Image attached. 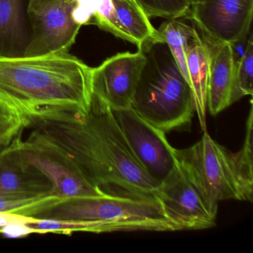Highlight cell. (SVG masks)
<instances>
[{
  "mask_svg": "<svg viewBox=\"0 0 253 253\" xmlns=\"http://www.w3.org/2000/svg\"><path fill=\"white\" fill-rule=\"evenodd\" d=\"M112 111L134 158L161 184L177 164L176 149L169 143L165 131L142 118L131 108Z\"/></svg>",
  "mask_w": 253,
  "mask_h": 253,
  "instance_id": "obj_8",
  "label": "cell"
},
{
  "mask_svg": "<svg viewBox=\"0 0 253 253\" xmlns=\"http://www.w3.org/2000/svg\"><path fill=\"white\" fill-rule=\"evenodd\" d=\"M92 68L69 52L0 57V106L27 122L80 112L91 100Z\"/></svg>",
  "mask_w": 253,
  "mask_h": 253,
  "instance_id": "obj_2",
  "label": "cell"
},
{
  "mask_svg": "<svg viewBox=\"0 0 253 253\" xmlns=\"http://www.w3.org/2000/svg\"><path fill=\"white\" fill-rule=\"evenodd\" d=\"M72 16L78 26L95 25L117 38L131 42L123 26L128 0H74Z\"/></svg>",
  "mask_w": 253,
  "mask_h": 253,
  "instance_id": "obj_15",
  "label": "cell"
},
{
  "mask_svg": "<svg viewBox=\"0 0 253 253\" xmlns=\"http://www.w3.org/2000/svg\"><path fill=\"white\" fill-rule=\"evenodd\" d=\"M34 217L84 221L88 225V232L91 233L178 231L155 198H140L118 194L66 198Z\"/></svg>",
  "mask_w": 253,
  "mask_h": 253,
  "instance_id": "obj_4",
  "label": "cell"
},
{
  "mask_svg": "<svg viewBox=\"0 0 253 253\" xmlns=\"http://www.w3.org/2000/svg\"><path fill=\"white\" fill-rule=\"evenodd\" d=\"M211 50L207 89V110L216 115L232 103L234 84L233 51L231 44H210Z\"/></svg>",
  "mask_w": 253,
  "mask_h": 253,
  "instance_id": "obj_14",
  "label": "cell"
},
{
  "mask_svg": "<svg viewBox=\"0 0 253 253\" xmlns=\"http://www.w3.org/2000/svg\"><path fill=\"white\" fill-rule=\"evenodd\" d=\"M11 143H10V144H11ZM10 144L0 145V157H1V155L6 150L7 148L8 147Z\"/></svg>",
  "mask_w": 253,
  "mask_h": 253,
  "instance_id": "obj_25",
  "label": "cell"
},
{
  "mask_svg": "<svg viewBox=\"0 0 253 253\" xmlns=\"http://www.w3.org/2000/svg\"><path fill=\"white\" fill-rule=\"evenodd\" d=\"M38 2H55V1H58V0H36Z\"/></svg>",
  "mask_w": 253,
  "mask_h": 253,
  "instance_id": "obj_26",
  "label": "cell"
},
{
  "mask_svg": "<svg viewBox=\"0 0 253 253\" xmlns=\"http://www.w3.org/2000/svg\"><path fill=\"white\" fill-rule=\"evenodd\" d=\"M22 133L14 140L16 150L26 163L47 177L52 186L53 195L66 199L109 194L90 182L61 149L32 134L23 141Z\"/></svg>",
  "mask_w": 253,
  "mask_h": 253,
  "instance_id": "obj_6",
  "label": "cell"
},
{
  "mask_svg": "<svg viewBox=\"0 0 253 253\" xmlns=\"http://www.w3.org/2000/svg\"><path fill=\"white\" fill-rule=\"evenodd\" d=\"M0 234L8 238H23L32 234H38V231L26 223H14L0 228Z\"/></svg>",
  "mask_w": 253,
  "mask_h": 253,
  "instance_id": "obj_23",
  "label": "cell"
},
{
  "mask_svg": "<svg viewBox=\"0 0 253 253\" xmlns=\"http://www.w3.org/2000/svg\"><path fill=\"white\" fill-rule=\"evenodd\" d=\"M39 218L29 217V216L21 215L10 212H1L0 211V228L9 223H23L26 224L35 223Z\"/></svg>",
  "mask_w": 253,
  "mask_h": 253,
  "instance_id": "obj_24",
  "label": "cell"
},
{
  "mask_svg": "<svg viewBox=\"0 0 253 253\" xmlns=\"http://www.w3.org/2000/svg\"><path fill=\"white\" fill-rule=\"evenodd\" d=\"M134 1H135V0H134ZM135 2H136V1H135Z\"/></svg>",
  "mask_w": 253,
  "mask_h": 253,
  "instance_id": "obj_28",
  "label": "cell"
},
{
  "mask_svg": "<svg viewBox=\"0 0 253 253\" xmlns=\"http://www.w3.org/2000/svg\"><path fill=\"white\" fill-rule=\"evenodd\" d=\"M155 198L178 231L215 226L218 207L210 202L177 158L169 175L158 186Z\"/></svg>",
  "mask_w": 253,
  "mask_h": 253,
  "instance_id": "obj_7",
  "label": "cell"
},
{
  "mask_svg": "<svg viewBox=\"0 0 253 253\" xmlns=\"http://www.w3.org/2000/svg\"><path fill=\"white\" fill-rule=\"evenodd\" d=\"M28 127L31 134L64 152L106 193L111 188L120 195L155 198L159 185L134 158L113 111L94 92L85 110L35 118Z\"/></svg>",
  "mask_w": 253,
  "mask_h": 253,
  "instance_id": "obj_1",
  "label": "cell"
},
{
  "mask_svg": "<svg viewBox=\"0 0 253 253\" xmlns=\"http://www.w3.org/2000/svg\"><path fill=\"white\" fill-rule=\"evenodd\" d=\"M143 51L121 52L92 68L91 89L112 110L131 108L140 74L146 63Z\"/></svg>",
  "mask_w": 253,
  "mask_h": 253,
  "instance_id": "obj_11",
  "label": "cell"
},
{
  "mask_svg": "<svg viewBox=\"0 0 253 253\" xmlns=\"http://www.w3.org/2000/svg\"><path fill=\"white\" fill-rule=\"evenodd\" d=\"M176 155L213 205L218 207L220 201L230 199L253 201V194L240 176L235 153L214 141L207 131L191 147L176 149Z\"/></svg>",
  "mask_w": 253,
  "mask_h": 253,
  "instance_id": "obj_5",
  "label": "cell"
},
{
  "mask_svg": "<svg viewBox=\"0 0 253 253\" xmlns=\"http://www.w3.org/2000/svg\"><path fill=\"white\" fill-rule=\"evenodd\" d=\"M74 7V0L50 2L31 0L32 38L25 57L69 52L81 28L72 19Z\"/></svg>",
  "mask_w": 253,
  "mask_h": 253,
  "instance_id": "obj_10",
  "label": "cell"
},
{
  "mask_svg": "<svg viewBox=\"0 0 253 253\" xmlns=\"http://www.w3.org/2000/svg\"><path fill=\"white\" fill-rule=\"evenodd\" d=\"M253 0H200L186 17L210 44H234L249 36Z\"/></svg>",
  "mask_w": 253,
  "mask_h": 253,
  "instance_id": "obj_9",
  "label": "cell"
},
{
  "mask_svg": "<svg viewBox=\"0 0 253 253\" xmlns=\"http://www.w3.org/2000/svg\"><path fill=\"white\" fill-rule=\"evenodd\" d=\"M50 194L52 186L49 180L20 156L13 140L0 157V196L39 197Z\"/></svg>",
  "mask_w": 253,
  "mask_h": 253,
  "instance_id": "obj_12",
  "label": "cell"
},
{
  "mask_svg": "<svg viewBox=\"0 0 253 253\" xmlns=\"http://www.w3.org/2000/svg\"><path fill=\"white\" fill-rule=\"evenodd\" d=\"M186 57L189 84L193 95L195 112L201 128L205 130L211 50L208 42L200 36L198 30L188 42Z\"/></svg>",
  "mask_w": 253,
  "mask_h": 253,
  "instance_id": "obj_16",
  "label": "cell"
},
{
  "mask_svg": "<svg viewBox=\"0 0 253 253\" xmlns=\"http://www.w3.org/2000/svg\"><path fill=\"white\" fill-rule=\"evenodd\" d=\"M31 0H0V57L26 56L32 38Z\"/></svg>",
  "mask_w": 253,
  "mask_h": 253,
  "instance_id": "obj_13",
  "label": "cell"
},
{
  "mask_svg": "<svg viewBox=\"0 0 253 253\" xmlns=\"http://www.w3.org/2000/svg\"><path fill=\"white\" fill-rule=\"evenodd\" d=\"M253 107L251 106L247 121L244 143L241 150L235 153V158L237 167L244 186L249 192L253 194Z\"/></svg>",
  "mask_w": 253,
  "mask_h": 253,
  "instance_id": "obj_21",
  "label": "cell"
},
{
  "mask_svg": "<svg viewBox=\"0 0 253 253\" xmlns=\"http://www.w3.org/2000/svg\"><path fill=\"white\" fill-rule=\"evenodd\" d=\"M253 93V38L250 32L245 51L241 59L234 61L232 103Z\"/></svg>",
  "mask_w": 253,
  "mask_h": 253,
  "instance_id": "obj_18",
  "label": "cell"
},
{
  "mask_svg": "<svg viewBox=\"0 0 253 253\" xmlns=\"http://www.w3.org/2000/svg\"><path fill=\"white\" fill-rule=\"evenodd\" d=\"M140 50L146 60L131 109L165 132L187 129L195 112L193 95L169 48L166 42L157 41Z\"/></svg>",
  "mask_w": 253,
  "mask_h": 253,
  "instance_id": "obj_3",
  "label": "cell"
},
{
  "mask_svg": "<svg viewBox=\"0 0 253 253\" xmlns=\"http://www.w3.org/2000/svg\"><path fill=\"white\" fill-rule=\"evenodd\" d=\"M149 17L180 19L190 9L189 0H135Z\"/></svg>",
  "mask_w": 253,
  "mask_h": 253,
  "instance_id": "obj_20",
  "label": "cell"
},
{
  "mask_svg": "<svg viewBox=\"0 0 253 253\" xmlns=\"http://www.w3.org/2000/svg\"><path fill=\"white\" fill-rule=\"evenodd\" d=\"M157 30L162 41L168 45L180 72L189 83L186 50L189 40L196 32V28L183 23L180 19H169Z\"/></svg>",
  "mask_w": 253,
  "mask_h": 253,
  "instance_id": "obj_17",
  "label": "cell"
},
{
  "mask_svg": "<svg viewBox=\"0 0 253 253\" xmlns=\"http://www.w3.org/2000/svg\"><path fill=\"white\" fill-rule=\"evenodd\" d=\"M189 1H190V4L192 5V4L195 3V2H199L200 0H189Z\"/></svg>",
  "mask_w": 253,
  "mask_h": 253,
  "instance_id": "obj_27",
  "label": "cell"
},
{
  "mask_svg": "<svg viewBox=\"0 0 253 253\" xmlns=\"http://www.w3.org/2000/svg\"><path fill=\"white\" fill-rule=\"evenodd\" d=\"M61 200L53 194L39 197L0 196V211L35 217Z\"/></svg>",
  "mask_w": 253,
  "mask_h": 253,
  "instance_id": "obj_19",
  "label": "cell"
},
{
  "mask_svg": "<svg viewBox=\"0 0 253 253\" xmlns=\"http://www.w3.org/2000/svg\"><path fill=\"white\" fill-rule=\"evenodd\" d=\"M27 127V122L0 106V145L10 144Z\"/></svg>",
  "mask_w": 253,
  "mask_h": 253,
  "instance_id": "obj_22",
  "label": "cell"
}]
</instances>
